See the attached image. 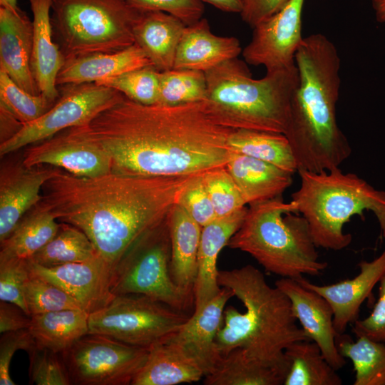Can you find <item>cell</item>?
Listing matches in <instances>:
<instances>
[{
    "label": "cell",
    "instance_id": "obj_1",
    "mask_svg": "<svg viewBox=\"0 0 385 385\" xmlns=\"http://www.w3.org/2000/svg\"><path fill=\"white\" fill-rule=\"evenodd\" d=\"M88 130L111 160V172L143 177L202 173L225 166L234 130L217 123L203 101L145 105L123 94L96 115Z\"/></svg>",
    "mask_w": 385,
    "mask_h": 385
},
{
    "label": "cell",
    "instance_id": "obj_2",
    "mask_svg": "<svg viewBox=\"0 0 385 385\" xmlns=\"http://www.w3.org/2000/svg\"><path fill=\"white\" fill-rule=\"evenodd\" d=\"M198 174L143 177L111 172L86 178L61 170L44 184L39 203L58 221L83 231L113 270L144 234L166 218Z\"/></svg>",
    "mask_w": 385,
    "mask_h": 385
},
{
    "label": "cell",
    "instance_id": "obj_3",
    "mask_svg": "<svg viewBox=\"0 0 385 385\" xmlns=\"http://www.w3.org/2000/svg\"><path fill=\"white\" fill-rule=\"evenodd\" d=\"M299 75L284 135L297 171L331 170L351 153L337 120L341 60L334 44L324 34L304 37L294 56Z\"/></svg>",
    "mask_w": 385,
    "mask_h": 385
},
{
    "label": "cell",
    "instance_id": "obj_4",
    "mask_svg": "<svg viewBox=\"0 0 385 385\" xmlns=\"http://www.w3.org/2000/svg\"><path fill=\"white\" fill-rule=\"evenodd\" d=\"M218 284L232 291L245 307L239 312L225 307L216 342L221 355L244 348L253 359L277 371L284 379L288 370L285 349L294 342L309 339L297 324L291 301L276 286L271 287L262 272L251 265L219 270Z\"/></svg>",
    "mask_w": 385,
    "mask_h": 385
},
{
    "label": "cell",
    "instance_id": "obj_5",
    "mask_svg": "<svg viewBox=\"0 0 385 385\" xmlns=\"http://www.w3.org/2000/svg\"><path fill=\"white\" fill-rule=\"evenodd\" d=\"M205 73L209 115L232 129L257 130L284 134L290 104L299 82L296 65L266 71L252 78L246 62L227 60Z\"/></svg>",
    "mask_w": 385,
    "mask_h": 385
},
{
    "label": "cell",
    "instance_id": "obj_6",
    "mask_svg": "<svg viewBox=\"0 0 385 385\" xmlns=\"http://www.w3.org/2000/svg\"><path fill=\"white\" fill-rule=\"evenodd\" d=\"M299 214L296 203L282 196L250 204L227 246L248 253L282 277L319 275L328 264L319 260L309 224Z\"/></svg>",
    "mask_w": 385,
    "mask_h": 385
},
{
    "label": "cell",
    "instance_id": "obj_7",
    "mask_svg": "<svg viewBox=\"0 0 385 385\" xmlns=\"http://www.w3.org/2000/svg\"><path fill=\"white\" fill-rule=\"evenodd\" d=\"M300 186L292 194L299 213L307 221L317 247L334 251L347 247L352 236L343 227L351 217L364 219V210L371 211L385 238V191L374 188L352 173L339 168L322 172L297 171Z\"/></svg>",
    "mask_w": 385,
    "mask_h": 385
},
{
    "label": "cell",
    "instance_id": "obj_8",
    "mask_svg": "<svg viewBox=\"0 0 385 385\" xmlns=\"http://www.w3.org/2000/svg\"><path fill=\"white\" fill-rule=\"evenodd\" d=\"M125 0H53L51 20L64 61L133 43L140 14Z\"/></svg>",
    "mask_w": 385,
    "mask_h": 385
},
{
    "label": "cell",
    "instance_id": "obj_9",
    "mask_svg": "<svg viewBox=\"0 0 385 385\" xmlns=\"http://www.w3.org/2000/svg\"><path fill=\"white\" fill-rule=\"evenodd\" d=\"M167 217L144 234L122 257L113 270L111 291L113 295H145L185 312L194 305V294L178 286L170 277Z\"/></svg>",
    "mask_w": 385,
    "mask_h": 385
},
{
    "label": "cell",
    "instance_id": "obj_10",
    "mask_svg": "<svg viewBox=\"0 0 385 385\" xmlns=\"http://www.w3.org/2000/svg\"><path fill=\"white\" fill-rule=\"evenodd\" d=\"M189 317L145 295H115L107 305L89 314L88 333L148 349L168 339Z\"/></svg>",
    "mask_w": 385,
    "mask_h": 385
},
{
    "label": "cell",
    "instance_id": "obj_11",
    "mask_svg": "<svg viewBox=\"0 0 385 385\" xmlns=\"http://www.w3.org/2000/svg\"><path fill=\"white\" fill-rule=\"evenodd\" d=\"M58 89L59 97L48 111L24 124L15 135L1 143V157L48 139L67 128L88 124L123 95L96 83L64 84Z\"/></svg>",
    "mask_w": 385,
    "mask_h": 385
},
{
    "label": "cell",
    "instance_id": "obj_12",
    "mask_svg": "<svg viewBox=\"0 0 385 385\" xmlns=\"http://www.w3.org/2000/svg\"><path fill=\"white\" fill-rule=\"evenodd\" d=\"M61 356L71 384L128 385L143 366L148 349L88 333Z\"/></svg>",
    "mask_w": 385,
    "mask_h": 385
},
{
    "label": "cell",
    "instance_id": "obj_13",
    "mask_svg": "<svg viewBox=\"0 0 385 385\" xmlns=\"http://www.w3.org/2000/svg\"><path fill=\"white\" fill-rule=\"evenodd\" d=\"M22 164L51 165L79 177H96L111 172L107 151L86 125L63 130L28 148Z\"/></svg>",
    "mask_w": 385,
    "mask_h": 385
},
{
    "label": "cell",
    "instance_id": "obj_14",
    "mask_svg": "<svg viewBox=\"0 0 385 385\" xmlns=\"http://www.w3.org/2000/svg\"><path fill=\"white\" fill-rule=\"evenodd\" d=\"M304 0H289L277 13L253 29L248 44L242 48L244 61L262 66L266 71L289 68L304 37L302 14Z\"/></svg>",
    "mask_w": 385,
    "mask_h": 385
},
{
    "label": "cell",
    "instance_id": "obj_15",
    "mask_svg": "<svg viewBox=\"0 0 385 385\" xmlns=\"http://www.w3.org/2000/svg\"><path fill=\"white\" fill-rule=\"evenodd\" d=\"M29 261L32 273L63 289L88 314L103 308L115 297L111 291L113 270L101 257L52 267Z\"/></svg>",
    "mask_w": 385,
    "mask_h": 385
},
{
    "label": "cell",
    "instance_id": "obj_16",
    "mask_svg": "<svg viewBox=\"0 0 385 385\" xmlns=\"http://www.w3.org/2000/svg\"><path fill=\"white\" fill-rule=\"evenodd\" d=\"M275 286L289 299L293 312L307 338L320 348L323 356L337 371L346 364L336 344L334 312L319 294L302 286L295 279L282 277Z\"/></svg>",
    "mask_w": 385,
    "mask_h": 385
},
{
    "label": "cell",
    "instance_id": "obj_17",
    "mask_svg": "<svg viewBox=\"0 0 385 385\" xmlns=\"http://www.w3.org/2000/svg\"><path fill=\"white\" fill-rule=\"evenodd\" d=\"M61 169L51 165L5 167L0 176V242L41 200L44 184Z\"/></svg>",
    "mask_w": 385,
    "mask_h": 385
},
{
    "label": "cell",
    "instance_id": "obj_18",
    "mask_svg": "<svg viewBox=\"0 0 385 385\" xmlns=\"http://www.w3.org/2000/svg\"><path fill=\"white\" fill-rule=\"evenodd\" d=\"M232 297H234L232 291L222 287L216 297L201 310L193 312L166 340L177 345L194 360L203 371L204 376L214 370L222 357L216 337L222 325L225 305Z\"/></svg>",
    "mask_w": 385,
    "mask_h": 385
},
{
    "label": "cell",
    "instance_id": "obj_19",
    "mask_svg": "<svg viewBox=\"0 0 385 385\" xmlns=\"http://www.w3.org/2000/svg\"><path fill=\"white\" fill-rule=\"evenodd\" d=\"M357 265L360 272L356 277L334 284L318 285L303 277L295 279L329 302L334 312V327L337 334H344L347 326L359 319L361 305L371 297L374 286L385 273V249L372 261L362 260Z\"/></svg>",
    "mask_w": 385,
    "mask_h": 385
},
{
    "label": "cell",
    "instance_id": "obj_20",
    "mask_svg": "<svg viewBox=\"0 0 385 385\" xmlns=\"http://www.w3.org/2000/svg\"><path fill=\"white\" fill-rule=\"evenodd\" d=\"M32 47L33 22L26 13L0 6V70L28 93L39 95L31 66Z\"/></svg>",
    "mask_w": 385,
    "mask_h": 385
},
{
    "label": "cell",
    "instance_id": "obj_21",
    "mask_svg": "<svg viewBox=\"0 0 385 385\" xmlns=\"http://www.w3.org/2000/svg\"><path fill=\"white\" fill-rule=\"evenodd\" d=\"M247 211V208L245 207L229 215L217 217L202 227L197 270L193 287V312L201 310L220 292L217 257L222 249L227 245L231 237L241 226Z\"/></svg>",
    "mask_w": 385,
    "mask_h": 385
},
{
    "label": "cell",
    "instance_id": "obj_22",
    "mask_svg": "<svg viewBox=\"0 0 385 385\" xmlns=\"http://www.w3.org/2000/svg\"><path fill=\"white\" fill-rule=\"evenodd\" d=\"M238 38L214 34L208 21L202 18L185 27L180 39L173 68L206 72L242 53Z\"/></svg>",
    "mask_w": 385,
    "mask_h": 385
},
{
    "label": "cell",
    "instance_id": "obj_23",
    "mask_svg": "<svg viewBox=\"0 0 385 385\" xmlns=\"http://www.w3.org/2000/svg\"><path fill=\"white\" fill-rule=\"evenodd\" d=\"M33 14L31 71L40 93L51 102L59 97L56 77L64 58L55 42L51 20L53 0H28Z\"/></svg>",
    "mask_w": 385,
    "mask_h": 385
},
{
    "label": "cell",
    "instance_id": "obj_24",
    "mask_svg": "<svg viewBox=\"0 0 385 385\" xmlns=\"http://www.w3.org/2000/svg\"><path fill=\"white\" fill-rule=\"evenodd\" d=\"M153 66L143 50L135 43L115 51L96 52L64 61L56 77V86L96 83L128 71Z\"/></svg>",
    "mask_w": 385,
    "mask_h": 385
},
{
    "label": "cell",
    "instance_id": "obj_25",
    "mask_svg": "<svg viewBox=\"0 0 385 385\" xmlns=\"http://www.w3.org/2000/svg\"><path fill=\"white\" fill-rule=\"evenodd\" d=\"M225 167L249 205L282 196L293 180L288 171L232 151Z\"/></svg>",
    "mask_w": 385,
    "mask_h": 385
},
{
    "label": "cell",
    "instance_id": "obj_26",
    "mask_svg": "<svg viewBox=\"0 0 385 385\" xmlns=\"http://www.w3.org/2000/svg\"><path fill=\"white\" fill-rule=\"evenodd\" d=\"M186 24L158 11H142L133 31L135 43L159 71L173 68L177 48Z\"/></svg>",
    "mask_w": 385,
    "mask_h": 385
},
{
    "label": "cell",
    "instance_id": "obj_27",
    "mask_svg": "<svg viewBox=\"0 0 385 385\" xmlns=\"http://www.w3.org/2000/svg\"><path fill=\"white\" fill-rule=\"evenodd\" d=\"M170 274L179 287L192 292L197 270L202 227L178 204L169 212Z\"/></svg>",
    "mask_w": 385,
    "mask_h": 385
},
{
    "label": "cell",
    "instance_id": "obj_28",
    "mask_svg": "<svg viewBox=\"0 0 385 385\" xmlns=\"http://www.w3.org/2000/svg\"><path fill=\"white\" fill-rule=\"evenodd\" d=\"M204 374L177 345L165 341L148 349L146 360L131 385H175L199 381Z\"/></svg>",
    "mask_w": 385,
    "mask_h": 385
},
{
    "label": "cell",
    "instance_id": "obj_29",
    "mask_svg": "<svg viewBox=\"0 0 385 385\" xmlns=\"http://www.w3.org/2000/svg\"><path fill=\"white\" fill-rule=\"evenodd\" d=\"M88 317L83 309L34 314L29 330L38 347L61 354L88 333Z\"/></svg>",
    "mask_w": 385,
    "mask_h": 385
},
{
    "label": "cell",
    "instance_id": "obj_30",
    "mask_svg": "<svg viewBox=\"0 0 385 385\" xmlns=\"http://www.w3.org/2000/svg\"><path fill=\"white\" fill-rule=\"evenodd\" d=\"M60 225L53 213L38 203L1 242L0 259L30 260L55 236Z\"/></svg>",
    "mask_w": 385,
    "mask_h": 385
},
{
    "label": "cell",
    "instance_id": "obj_31",
    "mask_svg": "<svg viewBox=\"0 0 385 385\" xmlns=\"http://www.w3.org/2000/svg\"><path fill=\"white\" fill-rule=\"evenodd\" d=\"M288 370L284 385H342V379L310 339L297 341L284 350Z\"/></svg>",
    "mask_w": 385,
    "mask_h": 385
},
{
    "label": "cell",
    "instance_id": "obj_32",
    "mask_svg": "<svg viewBox=\"0 0 385 385\" xmlns=\"http://www.w3.org/2000/svg\"><path fill=\"white\" fill-rule=\"evenodd\" d=\"M230 150L271 163L292 174L297 165L283 133L248 129H234L227 139Z\"/></svg>",
    "mask_w": 385,
    "mask_h": 385
},
{
    "label": "cell",
    "instance_id": "obj_33",
    "mask_svg": "<svg viewBox=\"0 0 385 385\" xmlns=\"http://www.w3.org/2000/svg\"><path fill=\"white\" fill-rule=\"evenodd\" d=\"M284 378L274 369L251 358L242 347L222 355L214 370L204 376L205 385H280Z\"/></svg>",
    "mask_w": 385,
    "mask_h": 385
},
{
    "label": "cell",
    "instance_id": "obj_34",
    "mask_svg": "<svg viewBox=\"0 0 385 385\" xmlns=\"http://www.w3.org/2000/svg\"><path fill=\"white\" fill-rule=\"evenodd\" d=\"M353 341L349 335L337 334L336 344L344 358L349 359L355 372L354 385H385V343L365 336Z\"/></svg>",
    "mask_w": 385,
    "mask_h": 385
},
{
    "label": "cell",
    "instance_id": "obj_35",
    "mask_svg": "<svg viewBox=\"0 0 385 385\" xmlns=\"http://www.w3.org/2000/svg\"><path fill=\"white\" fill-rule=\"evenodd\" d=\"M100 257L87 235L61 222L55 236L30 260L46 267L82 262Z\"/></svg>",
    "mask_w": 385,
    "mask_h": 385
},
{
    "label": "cell",
    "instance_id": "obj_36",
    "mask_svg": "<svg viewBox=\"0 0 385 385\" xmlns=\"http://www.w3.org/2000/svg\"><path fill=\"white\" fill-rule=\"evenodd\" d=\"M159 79V104L173 106L206 100L207 82L203 71L173 68L160 71Z\"/></svg>",
    "mask_w": 385,
    "mask_h": 385
},
{
    "label": "cell",
    "instance_id": "obj_37",
    "mask_svg": "<svg viewBox=\"0 0 385 385\" xmlns=\"http://www.w3.org/2000/svg\"><path fill=\"white\" fill-rule=\"evenodd\" d=\"M159 73L153 66H148L100 80L96 83L113 88L135 102L155 104L159 97Z\"/></svg>",
    "mask_w": 385,
    "mask_h": 385
},
{
    "label": "cell",
    "instance_id": "obj_38",
    "mask_svg": "<svg viewBox=\"0 0 385 385\" xmlns=\"http://www.w3.org/2000/svg\"><path fill=\"white\" fill-rule=\"evenodd\" d=\"M54 103L41 94L28 93L6 73L0 70V107L6 110L23 125L38 118Z\"/></svg>",
    "mask_w": 385,
    "mask_h": 385
},
{
    "label": "cell",
    "instance_id": "obj_39",
    "mask_svg": "<svg viewBox=\"0 0 385 385\" xmlns=\"http://www.w3.org/2000/svg\"><path fill=\"white\" fill-rule=\"evenodd\" d=\"M25 299L31 316L64 309H83L78 301L63 289L32 272L26 286Z\"/></svg>",
    "mask_w": 385,
    "mask_h": 385
},
{
    "label": "cell",
    "instance_id": "obj_40",
    "mask_svg": "<svg viewBox=\"0 0 385 385\" xmlns=\"http://www.w3.org/2000/svg\"><path fill=\"white\" fill-rule=\"evenodd\" d=\"M202 178L217 217L245 207L240 190L225 165L203 172Z\"/></svg>",
    "mask_w": 385,
    "mask_h": 385
},
{
    "label": "cell",
    "instance_id": "obj_41",
    "mask_svg": "<svg viewBox=\"0 0 385 385\" xmlns=\"http://www.w3.org/2000/svg\"><path fill=\"white\" fill-rule=\"evenodd\" d=\"M31 274L29 260L0 259V300L19 307L29 316L25 289Z\"/></svg>",
    "mask_w": 385,
    "mask_h": 385
},
{
    "label": "cell",
    "instance_id": "obj_42",
    "mask_svg": "<svg viewBox=\"0 0 385 385\" xmlns=\"http://www.w3.org/2000/svg\"><path fill=\"white\" fill-rule=\"evenodd\" d=\"M31 384L36 385H69V375L58 354L36 345L28 352Z\"/></svg>",
    "mask_w": 385,
    "mask_h": 385
},
{
    "label": "cell",
    "instance_id": "obj_43",
    "mask_svg": "<svg viewBox=\"0 0 385 385\" xmlns=\"http://www.w3.org/2000/svg\"><path fill=\"white\" fill-rule=\"evenodd\" d=\"M202 174L197 175L189 184L178 205L202 227L217 217L203 183Z\"/></svg>",
    "mask_w": 385,
    "mask_h": 385
},
{
    "label": "cell",
    "instance_id": "obj_44",
    "mask_svg": "<svg viewBox=\"0 0 385 385\" xmlns=\"http://www.w3.org/2000/svg\"><path fill=\"white\" fill-rule=\"evenodd\" d=\"M140 11H158L171 14L186 25L202 19L204 2L202 0H125Z\"/></svg>",
    "mask_w": 385,
    "mask_h": 385
},
{
    "label": "cell",
    "instance_id": "obj_45",
    "mask_svg": "<svg viewBox=\"0 0 385 385\" xmlns=\"http://www.w3.org/2000/svg\"><path fill=\"white\" fill-rule=\"evenodd\" d=\"M36 345L29 329L1 334L0 339V384L14 385L9 366L14 353L17 350L29 352Z\"/></svg>",
    "mask_w": 385,
    "mask_h": 385
},
{
    "label": "cell",
    "instance_id": "obj_46",
    "mask_svg": "<svg viewBox=\"0 0 385 385\" xmlns=\"http://www.w3.org/2000/svg\"><path fill=\"white\" fill-rule=\"evenodd\" d=\"M356 337L365 336L385 343V273L379 281V298L370 314L358 319L351 328Z\"/></svg>",
    "mask_w": 385,
    "mask_h": 385
},
{
    "label": "cell",
    "instance_id": "obj_47",
    "mask_svg": "<svg viewBox=\"0 0 385 385\" xmlns=\"http://www.w3.org/2000/svg\"><path fill=\"white\" fill-rule=\"evenodd\" d=\"M242 20L254 28L280 10L289 0H240Z\"/></svg>",
    "mask_w": 385,
    "mask_h": 385
},
{
    "label": "cell",
    "instance_id": "obj_48",
    "mask_svg": "<svg viewBox=\"0 0 385 385\" xmlns=\"http://www.w3.org/2000/svg\"><path fill=\"white\" fill-rule=\"evenodd\" d=\"M31 316L19 307L7 302H0V333L29 329Z\"/></svg>",
    "mask_w": 385,
    "mask_h": 385
},
{
    "label": "cell",
    "instance_id": "obj_49",
    "mask_svg": "<svg viewBox=\"0 0 385 385\" xmlns=\"http://www.w3.org/2000/svg\"><path fill=\"white\" fill-rule=\"evenodd\" d=\"M1 143L15 135L24 125L6 110L0 107Z\"/></svg>",
    "mask_w": 385,
    "mask_h": 385
},
{
    "label": "cell",
    "instance_id": "obj_50",
    "mask_svg": "<svg viewBox=\"0 0 385 385\" xmlns=\"http://www.w3.org/2000/svg\"><path fill=\"white\" fill-rule=\"evenodd\" d=\"M210 4L216 9L228 13H238L242 10L240 0H202Z\"/></svg>",
    "mask_w": 385,
    "mask_h": 385
},
{
    "label": "cell",
    "instance_id": "obj_51",
    "mask_svg": "<svg viewBox=\"0 0 385 385\" xmlns=\"http://www.w3.org/2000/svg\"><path fill=\"white\" fill-rule=\"evenodd\" d=\"M376 21L385 23V0H371Z\"/></svg>",
    "mask_w": 385,
    "mask_h": 385
},
{
    "label": "cell",
    "instance_id": "obj_52",
    "mask_svg": "<svg viewBox=\"0 0 385 385\" xmlns=\"http://www.w3.org/2000/svg\"><path fill=\"white\" fill-rule=\"evenodd\" d=\"M0 5L1 6L11 9L19 8L17 6V0H0Z\"/></svg>",
    "mask_w": 385,
    "mask_h": 385
}]
</instances>
